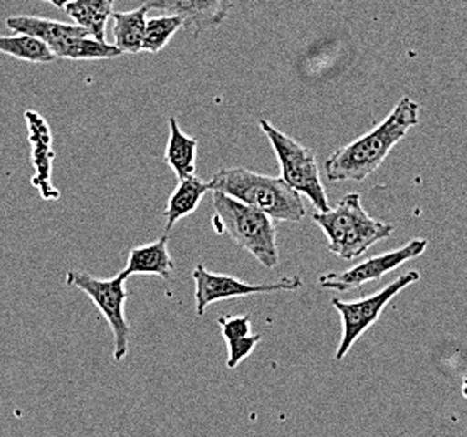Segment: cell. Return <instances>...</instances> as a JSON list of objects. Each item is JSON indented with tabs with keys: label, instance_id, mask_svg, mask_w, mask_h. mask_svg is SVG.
<instances>
[{
	"label": "cell",
	"instance_id": "cell-1",
	"mask_svg": "<svg viewBox=\"0 0 467 437\" xmlns=\"http://www.w3.org/2000/svg\"><path fill=\"white\" fill-rule=\"evenodd\" d=\"M420 105L404 97L390 115L360 139L333 151L325 161L329 182H363L382 165L389 153L419 125Z\"/></svg>",
	"mask_w": 467,
	"mask_h": 437
},
{
	"label": "cell",
	"instance_id": "cell-2",
	"mask_svg": "<svg viewBox=\"0 0 467 437\" xmlns=\"http://www.w3.org/2000/svg\"><path fill=\"white\" fill-rule=\"evenodd\" d=\"M209 182L213 192L225 193L239 203L267 213L275 221L301 223L306 215L301 193L281 177L235 167L221 169Z\"/></svg>",
	"mask_w": 467,
	"mask_h": 437
},
{
	"label": "cell",
	"instance_id": "cell-3",
	"mask_svg": "<svg viewBox=\"0 0 467 437\" xmlns=\"http://www.w3.org/2000/svg\"><path fill=\"white\" fill-rule=\"evenodd\" d=\"M313 223L327 235L329 253L345 261L363 256L372 245L389 239L395 227L377 221L363 209L360 193H347L337 207L313 215Z\"/></svg>",
	"mask_w": 467,
	"mask_h": 437
},
{
	"label": "cell",
	"instance_id": "cell-4",
	"mask_svg": "<svg viewBox=\"0 0 467 437\" xmlns=\"http://www.w3.org/2000/svg\"><path fill=\"white\" fill-rule=\"evenodd\" d=\"M215 233L227 234L265 269L279 265L275 219L223 192H213Z\"/></svg>",
	"mask_w": 467,
	"mask_h": 437
},
{
	"label": "cell",
	"instance_id": "cell-5",
	"mask_svg": "<svg viewBox=\"0 0 467 437\" xmlns=\"http://www.w3.org/2000/svg\"><path fill=\"white\" fill-rule=\"evenodd\" d=\"M259 127L265 131L271 147L277 155L281 165V179L289 183L295 191L306 195L309 203L319 213L328 211L329 203L325 185L321 182L318 161L313 150L303 147L296 140L291 139L267 120H261Z\"/></svg>",
	"mask_w": 467,
	"mask_h": 437
},
{
	"label": "cell",
	"instance_id": "cell-6",
	"mask_svg": "<svg viewBox=\"0 0 467 437\" xmlns=\"http://www.w3.org/2000/svg\"><path fill=\"white\" fill-rule=\"evenodd\" d=\"M420 279L419 271H409L387 285L385 288L373 293L367 298L355 299V301H343L340 298L331 299L333 308L338 311L343 323V335H341L340 345L335 353V362H341L351 347L360 340L361 335L382 317L383 309L392 301L399 293H402L405 288L412 286Z\"/></svg>",
	"mask_w": 467,
	"mask_h": 437
},
{
	"label": "cell",
	"instance_id": "cell-7",
	"mask_svg": "<svg viewBox=\"0 0 467 437\" xmlns=\"http://www.w3.org/2000/svg\"><path fill=\"white\" fill-rule=\"evenodd\" d=\"M127 277L119 273L109 279H99L83 271H67L66 283L67 286L81 289L88 298L95 303L96 308L107 318L108 325L115 338L113 359L121 362L128 355V340H130V325L125 315L127 305Z\"/></svg>",
	"mask_w": 467,
	"mask_h": 437
},
{
	"label": "cell",
	"instance_id": "cell-8",
	"mask_svg": "<svg viewBox=\"0 0 467 437\" xmlns=\"http://www.w3.org/2000/svg\"><path fill=\"white\" fill-rule=\"evenodd\" d=\"M195 283V311L199 317L205 315L207 307L223 299L243 298L253 295H271L281 291H297L303 286L301 276H285L273 283H247L239 277L213 273L202 265H197L193 273Z\"/></svg>",
	"mask_w": 467,
	"mask_h": 437
},
{
	"label": "cell",
	"instance_id": "cell-9",
	"mask_svg": "<svg viewBox=\"0 0 467 437\" xmlns=\"http://www.w3.org/2000/svg\"><path fill=\"white\" fill-rule=\"evenodd\" d=\"M429 247V241L424 237H414L404 245L387 251L377 256L367 257L358 265L345 269L341 273H325L318 279V285L323 289L347 293L351 289L360 288L367 283L379 281L395 269L404 266L405 263L422 256Z\"/></svg>",
	"mask_w": 467,
	"mask_h": 437
},
{
	"label": "cell",
	"instance_id": "cell-10",
	"mask_svg": "<svg viewBox=\"0 0 467 437\" xmlns=\"http://www.w3.org/2000/svg\"><path fill=\"white\" fill-rule=\"evenodd\" d=\"M141 5L181 17L185 29L201 36L227 19L233 0H141Z\"/></svg>",
	"mask_w": 467,
	"mask_h": 437
},
{
	"label": "cell",
	"instance_id": "cell-11",
	"mask_svg": "<svg viewBox=\"0 0 467 437\" xmlns=\"http://www.w3.org/2000/svg\"><path fill=\"white\" fill-rule=\"evenodd\" d=\"M26 121L29 130L31 143V161L34 165V175L31 183L39 191L41 197L47 203H56L61 199V192L53 183V137L49 125L39 113L26 111Z\"/></svg>",
	"mask_w": 467,
	"mask_h": 437
},
{
	"label": "cell",
	"instance_id": "cell-12",
	"mask_svg": "<svg viewBox=\"0 0 467 437\" xmlns=\"http://www.w3.org/2000/svg\"><path fill=\"white\" fill-rule=\"evenodd\" d=\"M175 263L169 253V235H161L155 243L133 247L128 255L127 267L121 271L123 277L133 275H155L171 279Z\"/></svg>",
	"mask_w": 467,
	"mask_h": 437
},
{
	"label": "cell",
	"instance_id": "cell-13",
	"mask_svg": "<svg viewBox=\"0 0 467 437\" xmlns=\"http://www.w3.org/2000/svg\"><path fill=\"white\" fill-rule=\"evenodd\" d=\"M5 24L14 33L27 34L32 37H37L43 43L47 44L51 49L54 46L67 41L71 37L89 36L86 29L76 26V24L43 19V17H36V16H16V17H9Z\"/></svg>",
	"mask_w": 467,
	"mask_h": 437
},
{
	"label": "cell",
	"instance_id": "cell-14",
	"mask_svg": "<svg viewBox=\"0 0 467 437\" xmlns=\"http://www.w3.org/2000/svg\"><path fill=\"white\" fill-rule=\"evenodd\" d=\"M219 327L223 330V340L227 343V350H229L227 369L233 370L254 352L255 347L261 343V335L253 333L251 318L244 315L221 317Z\"/></svg>",
	"mask_w": 467,
	"mask_h": 437
},
{
	"label": "cell",
	"instance_id": "cell-15",
	"mask_svg": "<svg viewBox=\"0 0 467 437\" xmlns=\"http://www.w3.org/2000/svg\"><path fill=\"white\" fill-rule=\"evenodd\" d=\"M207 192H213L211 182L201 181L195 175L179 181L165 207V229L171 231L179 221L195 213Z\"/></svg>",
	"mask_w": 467,
	"mask_h": 437
},
{
	"label": "cell",
	"instance_id": "cell-16",
	"mask_svg": "<svg viewBox=\"0 0 467 437\" xmlns=\"http://www.w3.org/2000/svg\"><path fill=\"white\" fill-rule=\"evenodd\" d=\"M113 5L115 0H69L64 11L91 37L107 41V24L113 16Z\"/></svg>",
	"mask_w": 467,
	"mask_h": 437
},
{
	"label": "cell",
	"instance_id": "cell-17",
	"mask_svg": "<svg viewBox=\"0 0 467 437\" xmlns=\"http://www.w3.org/2000/svg\"><path fill=\"white\" fill-rule=\"evenodd\" d=\"M197 145L199 141L185 135L182 131L177 118H171V135L167 141V149L163 159L171 171L175 172L177 179L183 181L195 175V161H197Z\"/></svg>",
	"mask_w": 467,
	"mask_h": 437
},
{
	"label": "cell",
	"instance_id": "cell-18",
	"mask_svg": "<svg viewBox=\"0 0 467 437\" xmlns=\"http://www.w3.org/2000/svg\"><path fill=\"white\" fill-rule=\"evenodd\" d=\"M149 7L140 5L139 9L128 12H113V37L115 46L121 53L139 54L147 29Z\"/></svg>",
	"mask_w": 467,
	"mask_h": 437
},
{
	"label": "cell",
	"instance_id": "cell-19",
	"mask_svg": "<svg viewBox=\"0 0 467 437\" xmlns=\"http://www.w3.org/2000/svg\"><path fill=\"white\" fill-rule=\"evenodd\" d=\"M51 51H53L56 57L73 59V61L113 59V57H119L123 54L118 49L117 46H111L107 41H98L91 36L71 37L67 41L54 46Z\"/></svg>",
	"mask_w": 467,
	"mask_h": 437
},
{
	"label": "cell",
	"instance_id": "cell-20",
	"mask_svg": "<svg viewBox=\"0 0 467 437\" xmlns=\"http://www.w3.org/2000/svg\"><path fill=\"white\" fill-rule=\"evenodd\" d=\"M0 53L37 65H47L57 59L47 44L27 34L0 36Z\"/></svg>",
	"mask_w": 467,
	"mask_h": 437
},
{
	"label": "cell",
	"instance_id": "cell-21",
	"mask_svg": "<svg viewBox=\"0 0 467 437\" xmlns=\"http://www.w3.org/2000/svg\"><path fill=\"white\" fill-rule=\"evenodd\" d=\"M183 27V21L177 16H160L147 21L145 37L141 44V51L157 54L171 43L175 33Z\"/></svg>",
	"mask_w": 467,
	"mask_h": 437
},
{
	"label": "cell",
	"instance_id": "cell-22",
	"mask_svg": "<svg viewBox=\"0 0 467 437\" xmlns=\"http://www.w3.org/2000/svg\"><path fill=\"white\" fill-rule=\"evenodd\" d=\"M44 2L51 4V5L57 7V9H64V7L67 5V2H69V0H44Z\"/></svg>",
	"mask_w": 467,
	"mask_h": 437
}]
</instances>
